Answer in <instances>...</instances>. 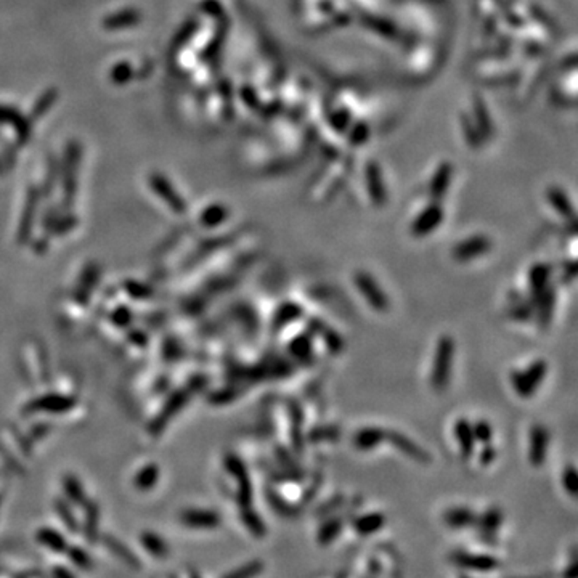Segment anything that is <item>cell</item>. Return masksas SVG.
Returning a JSON list of instances; mask_svg holds the SVG:
<instances>
[{"label":"cell","mask_w":578,"mask_h":578,"mask_svg":"<svg viewBox=\"0 0 578 578\" xmlns=\"http://www.w3.org/2000/svg\"><path fill=\"white\" fill-rule=\"evenodd\" d=\"M456 344L455 339L448 334L438 338L436 349H434L432 367H431V387L437 394L447 392L452 383L453 365H455Z\"/></svg>","instance_id":"obj_1"},{"label":"cell","mask_w":578,"mask_h":578,"mask_svg":"<svg viewBox=\"0 0 578 578\" xmlns=\"http://www.w3.org/2000/svg\"><path fill=\"white\" fill-rule=\"evenodd\" d=\"M548 374V363L543 358H536L530 363L527 368L522 369H512L510 374V383L512 391L520 398L534 397L535 392L540 389Z\"/></svg>","instance_id":"obj_2"},{"label":"cell","mask_w":578,"mask_h":578,"mask_svg":"<svg viewBox=\"0 0 578 578\" xmlns=\"http://www.w3.org/2000/svg\"><path fill=\"white\" fill-rule=\"evenodd\" d=\"M354 285L357 291L362 294V297L365 299V302L374 312L386 314L391 309L389 296L371 273H368L365 270H358L354 275Z\"/></svg>","instance_id":"obj_3"},{"label":"cell","mask_w":578,"mask_h":578,"mask_svg":"<svg viewBox=\"0 0 578 578\" xmlns=\"http://www.w3.org/2000/svg\"><path fill=\"white\" fill-rule=\"evenodd\" d=\"M450 562L455 564L456 567L469 570V572H479V574H488V572H493L496 569H500V559L491 556V554H482V553H471L465 551V549H456L452 554H450Z\"/></svg>","instance_id":"obj_4"},{"label":"cell","mask_w":578,"mask_h":578,"mask_svg":"<svg viewBox=\"0 0 578 578\" xmlns=\"http://www.w3.org/2000/svg\"><path fill=\"white\" fill-rule=\"evenodd\" d=\"M491 247H493V242H491L488 236L479 233V235L467 236V238H465L462 241L456 242L452 254L456 262L467 264V262H472V260L485 256V254H488L491 251Z\"/></svg>","instance_id":"obj_5"},{"label":"cell","mask_w":578,"mask_h":578,"mask_svg":"<svg viewBox=\"0 0 578 578\" xmlns=\"http://www.w3.org/2000/svg\"><path fill=\"white\" fill-rule=\"evenodd\" d=\"M445 219V212L442 209L441 202L432 201L429 206L424 207L418 216L414 217V221L410 227V231L414 238H426V236L432 235L438 227H441Z\"/></svg>","instance_id":"obj_6"},{"label":"cell","mask_w":578,"mask_h":578,"mask_svg":"<svg viewBox=\"0 0 578 578\" xmlns=\"http://www.w3.org/2000/svg\"><path fill=\"white\" fill-rule=\"evenodd\" d=\"M386 442L391 443L397 452H400L407 458L418 462V465H429L431 462V455L427 453V450L400 431L386 429Z\"/></svg>","instance_id":"obj_7"},{"label":"cell","mask_w":578,"mask_h":578,"mask_svg":"<svg viewBox=\"0 0 578 578\" xmlns=\"http://www.w3.org/2000/svg\"><path fill=\"white\" fill-rule=\"evenodd\" d=\"M307 329L314 334V338H320L326 345V350L331 355H339L344 352V338L336 331V329L328 325L325 320L316 316H310L307 321Z\"/></svg>","instance_id":"obj_8"},{"label":"cell","mask_w":578,"mask_h":578,"mask_svg":"<svg viewBox=\"0 0 578 578\" xmlns=\"http://www.w3.org/2000/svg\"><path fill=\"white\" fill-rule=\"evenodd\" d=\"M503 519H505L503 517V511L496 506L488 508L484 514L477 516L474 527L477 529L479 536H481V540L484 543H487V545H496L500 529L503 525Z\"/></svg>","instance_id":"obj_9"},{"label":"cell","mask_w":578,"mask_h":578,"mask_svg":"<svg viewBox=\"0 0 578 578\" xmlns=\"http://www.w3.org/2000/svg\"><path fill=\"white\" fill-rule=\"evenodd\" d=\"M549 447V431L543 424L531 426L529 436V460L534 467L545 465Z\"/></svg>","instance_id":"obj_10"},{"label":"cell","mask_w":578,"mask_h":578,"mask_svg":"<svg viewBox=\"0 0 578 578\" xmlns=\"http://www.w3.org/2000/svg\"><path fill=\"white\" fill-rule=\"evenodd\" d=\"M551 276H553V267L546 262H536L530 267L529 271V299L531 300V304H536L543 294H545L546 289L551 285Z\"/></svg>","instance_id":"obj_11"},{"label":"cell","mask_w":578,"mask_h":578,"mask_svg":"<svg viewBox=\"0 0 578 578\" xmlns=\"http://www.w3.org/2000/svg\"><path fill=\"white\" fill-rule=\"evenodd\" d=\"M304 315L305 310L299 302L285 300V302H281L273 312V316H271V329H273V333H280L288 326L294 325L296 321L302 320Z\"/></svg>","instance_id":"obj_12"},{"label":"cell","mask_w":578,"mask_h":578,"mask_svg":"<svg viewBox=\"0 0 578 578\" xmlns=\"http://www.w3.org/2000/svg\"><path fill=\"white\" fill-rule=\"evenodd\" d=\"M288 352L294 362L302 363V365H310L314 362V334L309 329L294 336L288 344Z\"/></svg>","instance_id":"obj_13"},{"label":"cell","mask_w":578,"mask_h":578,"mask_svg":"<svg viewBox=\"0 0 578 578\" xmlns=\"http://www.w3.org/2000/svg\"><path fill=\"white\" fill-rule=\"evenodd\" d=\"M288 416H289V438L294 448V453H302L305 437L302 431L304 424V412L300 403L296 400L288 402Z\"/></svg>","instance_id":"obj_14"},{"label":"cell","mask_w":578,"mask_h":578,"mask_svg":"<svg viewBox=\"0 0 578 578\" xmlns=\"http://www.w3.org/2000/svg\"><path fill=\"white\" fill-rule=\"evenodd\" d=\"M455 441L458 443L462 460H471L476 453V438H474L472 423L467 418H458L455 423Z\"/></svg>","instance_id":"obj_15"},{"label":"cell","mask_w":578,"mask_h":578,"mask_svg":"<svg viewBox=\"0 0 578 578\" xmlns=\"http://www.w3.org/2000/svg\"><path fill=\"white\" fill-rule=\"evenodd\" d=\"M386 524H387L386 514L379 512V511H371V512L358 514V516L352 519L350 525L357 535L371 536L383 530Z\"/></svg>","instance_id":"obj_16"},{"label":"cell","mask_w":578,"mask_h":578,"mask_svg":"<svg viewBox=\"0 0 578 578\" xmlns=\"http://www.w3.org/2000/svg\"><path fill=\"white\" fill-rule=\"evenodd\" d=\"M556 300H558V291L556 286L549 285V288L545 291V294L536 300L535 304V321L539 328L546 329L551 325L553 316H554V309H556Z\"/></svg>","instance_id":"obj_17"},{"label":"cell","mask_w":578,"mask_h":578,"mask_svg":"<svg viewBox=\"0 0 578 578\" xmlns=\"http://www.w3.org/2000/svg\"><path fill=\"white\" fill-rule=\"evenodd\" d=\"M386 442V429L379 426H365L354 434L352 443L358 452H371Z\"/></svg>","instance_id":"obj_18"},{"label":"cell","mask_w":578,"mask_h":578,"mask_svg":"<svg viewBox=\"0 0 578 578\" xmlns=\"http://www.w3.org/2000/svg\"><path fill=\"white\" fill-rule=\"evenodd\" d=\"M365 178L369 199L374 202V206L383 207L387 202V188L384 185L383 173H381L379 166L376 163H369L365 172Z\"/></svg>","instance_id":"obj_19"},{"label":"cell","mask_w":578,"mask_h":578,"mask_svg":"<svg viewBox=\"0 0 578 578\" xmlns=\"http://www.w3.org/2000/svg\"><path fill=\"white\" fill-rule=\"evenodd\" d=\"M477 514L469 506H452L443 512V524L448 529L465 530L476 525Z\"/></svg>","instance_id":"obj_20"},{"label":"cell","mask_w":578,"mask_h":578,"mask_svg":"<svg viewBox=\"0 0 578 578\" xmlns=\"http://www.w3.org/2000/svg\"><path fill=\"white\" fill-rule=\"evenodd\" d=\"M546 199L549 202V206H551L560 217L565 219V221L575 222L574 204H572L570 198L562 188L549 187L548 192H546Z\"/></svg>","instance_id":"obj_21"},{"label":"cell","mask_w":578,"mask_h":578,"mask_svg":"<svg viewBox=\"0 0 578 578\" xmlns=\"http://www.w3.org/2000/svg\"><path fill=\"white\" fill-rule=\"evenodd\" d=\"M452 177H453L452 164L445 163L438 167L436 173H434L431 185H429V196L432 201L441 202L445 198V195H447L448 188H450V183H452Z\"/></svg>","instance_id":"obj_22"},{"label":"cell","mask_w":578,"mask_h":578,"mask_svg":"<svg viewBox=\"0 0 578 578\" xmlns=\"http://www.w3.org/2000/svg\"><path fill=\"white\" fill-rule=\"evenodd\" d=\"M343 530H344V517L336 516V514H331V516H328L325 520H323V524L320 525V527H318V531H316L318 545H321V546L331 545V543L336 540L340 534H343Z\"/></svg>","instance_id":"obj_23"},{"label":"cell","mask_w":578,"mask_h":578,"mask_svg":"<svg viewBox=\"0 0 578 578\" xmlns=\"http://www.w3.org/2000/svg\"><path fill=\"white\" fill-rule=\"evenodd\" d=\"M182 522L185 525H188L190 529L209 530V529H216L217 525L221 524V516L214 511L195 510V511L185 512L182 516Z\"/></svg>","instance_id":"obj_24"},{"label":"cell","mask_w":578,"mask_h":578,"mask_svg":"<svg viewBox=\"0 0 578 578\" xmlns=\"http://www.w3.org/2000/svg\"><path fill=\"white\" fill-rule=\"evenodd\" d=\"M510 315L511 318H514V320L527 323L531 320V318H534L535 307L530 299H525L522 294L516 293L514 294V297L512 296L510 297Z\"/></svg>","instance_id":"obj_25"},{"label":"cell","mask_w":578,"mask_h":578,"mask_svg":"<svg viewBox=\"0 0 578 578\" xmlns=\"http://www.w3.org/2000/svg\"><path fill=\"white\" fill-rule=\"evenodd\" d=\"M105 545L109 551H111L113 556L118 558L121 562H124L127 567L135 569V570L140 569V559H138L135 554L124 545V543H121L118 539H113V536H106Z\"/></svg>","instance_id":"obj_26"},{"label":"cell","mask_w":578,"mask_h":578,"mask_svg":"<svg viewBox=\"0 0 578 578\" xmlns=\"http://www.w3.org/2000/svg\"><path fill=\"white\" fill-rule=\"evenodd\" d=\"M37 541L55 553H66L68 543L65 536L51 529H40L37 531Z\"/></svg>","instance_id":"obj_27"},{"label":"cell","mask_w":578,"mask_h":578,"mask_svg":"<svg viewBox=\"0 0 578 578\" xmlns=\"http://www.w3.org/2000/svg\"><path fill=\"white\" fill-rule=\"evenodd\" d=\"M142 545L147 549L149 556H153L156 559H164L169 556V546L166 545L164 540L158 536L156 534H147L142 535Z\"/></svg>","instance_id":"obj_28"},{"label":"cell","mask_w":578,"mask_h":578,"mask_svg":"<svg viewBox=\"0 0 578 578\" xmlns=\"http://www.w3.org/2000/svg\"><path fill=\"white\" fill-rule=\"evenodd\" d=\"M241 520L242 524L246 525V529L250 530L254 536H257V539L267 534V527H265L264 519L259 516V512L252 510V506L246 508V510H241Z\"/></svg>","instance_id":"obj_29"},{"label":"cell","mask_w":578,"mask_h":578,"mask_svg":"<svg viewBox=\"0 0 578 578\" xmlns=\"http://www.w3.org/2000/svg\"><path fill=\"white\" fill-rule=\"evenodd\" d=\"M265 569V564L262 560H250V562L240 565L238 569L230 570L228 574H225L222 578H256L262 574Z\"/></svg>","instance_id":"obj_30"},{"label":"cell","mask_w":578,"mask_h":578,"mask_svg":"<svg viewBox=\"0 0 578 578\" xmlns=\"http://www.w3.org/2000/svg\"><path fill=\"white\" fill-rule=\"evenodd\" d=\"M267 498H269V505L273 508V511L278 514L281 517H294L297 516V508L289 505V503L281 498V496L276 493L273 490H267Z\"/></svg>","instance_id":"obj_31"},{"label":"cell","mask_w":578,"mask_h":578,"mask_svg":"<svg viewBox=\"0 0 578 578\" xmlns=\"http://www.w3.org/2000/svg\"><path fill=\"white\" fill-rule=\"evenodd\" d=\"M339 436H340V431L338 426H320L309 432V442L312 443L334 442V441H339Z\"/></svg>","instance_id":"obj_32"},{"label":"cell","mask_w":578,"mask_h":578,"mask_svg":"<svg viewBox=\"0 0 578 578\" xmlns=\"http://www.w3.org/2000/svg\"><path fill=\"white\" fill-rule=\"evenodd\" d=\"M472 432L477 443L484 445L493 441V426L487 419H477L476 423H472Z\"/></svg>","instance_id":"obj_33"},{"label":"cell","mask_w":578,"mask_h":578,"mask_svg":"<svg viewBox=\"0 0 578 578\" xmlns=\"http://www.w3.org/2000/svg\"><path fill=\"white\" fill-rule=\"evenodd\" d=\"M66 554H68V558H69V560H71V562L76 565L78 569H80V570H90L92 569V558L89 556V554H87L82 548H79V546H73V548H68L66 549Z\"/></svg>","instance_id":"obj_34"},{"label":"cell","mask_w":578,"mask_h":578,"mask_svg":"<svg viewBox=\"0 0 578 578\" xmlns=\"http://www.w3.org/2000/svg\"><path fill=\"white\" fill-rule=\"evenodd\" d=\"M560 482H562V487L564 490L567 491L570 496H577V491H578V476H577V469L575 466H565L564 471H562V476H560Z\"/></svg>","instance_id":"obj_35"},{"label":"cell","mask_w":578,"mask_h":578,"mask_svg":"<svg viewBox=\"0 0 578 578\" xmlns=\"http://www.w3.org/2000/svg\"><path fill=\"white\" fill-rule=\"evenodd\" d=\"M343 505H344L343 495L333 496L331 500H328L326 505H323L320 510H318V516H331V514L336 512Z\"/></svg>","instance_id":"obj_36"},{"label":"cell","mask_w":578,"mask_h":578,"mask_svg":"<svg viewBox=\"0 0 578 578\" xmlns=\"http://www.w3.org/2000/svg\"><path fill=\"white\" fill-rule=\"evenodd\" d=\"M496 456H498V453H496L495 445L491 442L484 443L481 453H479V461H481L482 466H490L496 460Z\"/></svg>","instance_id":"obj_37"},{"label":"cell","mask_w":578,"mask_h":578,"mask_svg":"<svg viewBox=\"0 0 578 578\" xmlns=\"http://www.w3.org/2000/svg\"><path fill=\"white\" fill-rule=\"evenodd\" d=\"M368 137V127L365 124H358L354 130H352V143L362 144L365 143Z\"/></svg>","instance_id":"obj_38"},{"label":"cell","mask_w":578,"mask_h":578,"mask_svg":"<svg viewBox=\"0 0 578 578\" xmlns=\"http://www.w3.org/2000/svg\"><path fill=\"white\" fill-rule=\"evenodd\" d=\"M562 578H577V553H575V549H572L570 560H569V564L565 565V569L562 572Z\"/></svg>","instance_id":"obj_39"},{"label":"cell","mask_w":578,"mask_h":578,"mask_svg":"<svg viewBox=\"0 0 578 578\" xmlns=\"http://www.w3.org/2000/svg\"><path fill=\"white\" fill-rule=\"evenodd\" d=\"M369 25H371L369 27L381 34H391L392 31H394V27H392V25H389L387 21H378L376 18H371L369 20Z\"/></svg>","instance_id":"obj_40"},{"label":"cell","mask_w":578,"mask_h":578,"mask_svg":"<svg viewBox=\"0 0 578 578\" xmlns=\"http://www.w3.org/2000/svg\"><path fill=\"white\" fill-rule=\"evenodd\" d=\"M575 276H577V267H575V260H570L569 262V269L565 270L564 269V271H562V280L567 283H572L575 280Z\"/></svg>","instance_id":"obj_41"},{"label":"cell","mask_w":578,"mask_h":578,"mask_svg":"<svg viewBox=\"0 0 578 578\" xmlns=\"http://www.w3.org/2000/svg\"><path fill=\"white\" fill-rule=\"evenodd\" d=\"M54 577L55 578H74V575L65 567H55L54 569Z\"/></svg>","instance_id":"obj_42"},{"label":"cell","mask_w":578,"mask_h":578,"mask_svg":"<svg viewBox=\"0 0 578 578\" xmlns=\"http://www.w3.org/2000/svg\"><path fill=\"white\" fill-rule=\"evenodd\" d=\"M190 578H199V575L195 574V572H193V574H190Z\"/></svg>","instance_id":"obj_43"},{"label":"cell","mask_w":578,"mask_h":578,"mask_svg":"<svg viewBox=\"0 0 578 578\" xmlns=\"http://www.w3.org/2000/svg\"><path fill=\"white\" fill-rule=\"evenodd\" d=\"M527 578H549V577H545V575H541V577H527Z\"/></svg>","instance_id":"obj_44"},{"label":"cell","mask_w":578,"mask_h":578,"mask_svg":"<svg viewBox=\"0 0 578 578\" xmlns=\"http://www.w3.org/2000/svg\"><path fill=\"white\" fill-rule=\"evenodd\" d=\"M367 578H376V577H367Z\"/></svg>","instance_id":"obj_45"},{"label":"cell","mask_w":578,"mask_h":578,"mask_svg":"<svg viewBox=\"0 0 578 578\" xmlns=\"http://www.w3.org/2000/svg\"><path fill=\"white\" fill-rule=\"evenodd\" d=\"M461 578H467V577H461Z\"/></svg>","instance_id":"obj_46"}]
</instances>
